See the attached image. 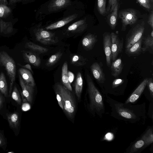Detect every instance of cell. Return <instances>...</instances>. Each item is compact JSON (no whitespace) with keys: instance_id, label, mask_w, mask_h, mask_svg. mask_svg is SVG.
Here are the masks:
<instances>
[{"instance_id":"6da1fadb","label":"cell","mask_w":153,"mask_h":153,"mask_svg":"<svg viewBox=\"0 0 153 153\" xmlns=\"http://www.w3.org/2000/svg\"><path fill=\"white\" fill-rule=\"evenodd\" d=\"M104 98L111 108L112 117L126 123L140 125L145 123L147 118L145 102L134 105L118 102L107 95Z\"/></svg>"},{"instance_id":"7a4b0ae2","label":"cell","mask_w":153,"mask_h":153,"mask_svg":"<svg viewBox=\"0 0 153 153\" xmlns=\"http://www.w3.org/2000/svg\"><path fill=\"white\" fill-rule=\"evenodd\" d=\"M86 79L88 96L86 107L93 116H97L101 118L105 113V110L103 97L89 74L86 75Z\"/></svg>"},{"instance_id":"3957f363","label":"cell","mask_w":153,"mask_h":153,"mask_svg":"<svg viewBox=\"0 0 153 153\" xmlns=\"http://www.w3.org/2000/svg\"><path fill=\"white\" fill-rule=\"evenodd\" d=\"M60 95L63 103V111L66 115L72 119L74 116L76 110V102L72 94L64 85L57 83L54 86Z\"/></svg>"},{"instance_id":"277c9868","label":"cell","mask_w":153,"mask_h":153,"mask_svg":"<svg viewBox=\"0 0 153 153\" xmlns=\"http://www.w3.org/2000/svg\"><path fill=\"white\" fill-rule=\"evenodd\" d=\"M0 65L4 67L9 77L10 80V88L9 96H10L15 79V63L13 58L7 53L4 51H2L0 52Z\"/></svg>"},{"instance_id":"5b68a950","label":"cell","mask_w":153,"mask_h":153,"mask_svg":"<svg viewBox=\"0 0 153 153\" xmlns=\"http://www.w3.org/2000/svg\"><path fill=\"white\" fill-rule=\"evenodd\" d=\"M144 29V23L143 22L137 25L129 32L126 39V49L131 47L142 37Z\"/></svg>"},{"instance_id":"8992f818","label":"cell","mask_w":153,"mask_h":153,"mask_svg":"<svg viewBox=\"0 0 153 153\" xmlns=\"http://www.w3.org/2000/svg\"><path fill=\"white\" fill-rule=\"evenodd\" d=\"M119 17L122 23V30H125L126 26L135 23L137 20L136 11L132 9H128L121 11Z\"/></svg>"},{"instance_id":"52a82bcc","label":"cell","mask_w":153,"mask_h":153,"mask_svg":"<svg viewBox=\"0 0 153 153\" xmlns=\"http://www.w3.org/2000/svg\"><path fill=\"white\" fill-rule=\"evenodd\" d=\"M36 40L41 43L45 45H50L57 42L53 33L43 30L38 29L35 33Z\"/></svg>"},{"instance_id":"ba28073f","label":"cell","mask_w":153,"mask_h":153,"mask_svg":"<svg viewBox=\"0 0 153 153\" xmlns=\"http://www.w3.org/2000/svg\"><path fill=\"white\" fill-rule=\"evenodd\" d=\"M110 35L111 39V59L114 61L122 51L123 40V38L120 39L114 32H111Z\"/></svg>"},{"instance_id":"9c48e42d","label":"cell","mask_w":153,"mask_h":153,"mask_svg":"<svg viewBox=\"0 0 153 153\" xmlns=\"http://www.w3.org/2000/svg\"><path fill=\"white\" fill-rule=\"evenodd\" d=\"M103 49L106 56L107 65L109 67L111 65V39L110 34L105 33L103 35Z\"/></svg>"},{"instance_id":"30bf717a","label":"cell","mask_w":153,"mask_h":153,"mask_svg":"<svg viewBox=\"0 0 153 153\" xmlns=\"http://www.w3.org/2000/svg\"><path fill=\"white\" fill-rule=\"evenodd\" d=\"M148 79L145 78L141 82L124 103L134 104L137 101L146 86Z\"/></svg>"},{"instance_id":"8fae6325","label":"cell","mask_w":153,"mask_h":153,"mask_svg":"<svg viewBox=\"0 0 153 153\" xmlns=\"http://www.w3.org/2000/svg\"><path fill=\"white\" fill-rule=\"evenodd\" d=\"M149 146L146 141L141 136L131 143L127 149L126 152L134 153L142 151Z\"/></svg>"},{"instance_id":"7c38bea8","label":"cell","mask_w":153,"mask_h":153,"mask_svg":"<svg viewBox=\"0 0 153 153\" xmlns=\"http://www.w3.org/2000/svg\"><path fill=\"white\" fill-rule=\"evenodd\" d=\"M90 68L92 73L97 81L100 83H103L105 79L104 74L99 64L97 62L93 63Z\"/></svg>"},{"instance_id":"4fadbf2b","label":"cell","mask_w":153,"mask_h":153,"mask_svg":"<svg viewBox=\"0 0 153 153\" xmlns=\"http://www.w3.org/2000/svg\"><path fill=\"white\" fill-rule=\"evenodd\" d=\"M20 84L22 89V93L27 101L31 103L33 99V87L26 84L19 75Z\"/></svg>"},{"instance_id":"5bb4252c","label":"cell","mask_w":153,"mask_h":153,"mask_svg":"<svg viewBox=\"0 0 153 153\" xmlns=\"http://www.w3.org/2000/svg\"><path fill=\"white\" fill-rule=\"evenodd\" d=\"M18 71L19 75L26 84L33 87L35 86L34 80L29 70L22 68L19 69Z\"/></svg>"},{"instance_id":"9a60e30c","label":"cell","mask_w":153,"mask_h":153,"mask_svg":"<svg viewBox=\"0 0 153 153\" xmlns=\"http://www.w3.org/2000/svg\"><path fill=\"white\" fill-rule=\"evenodd\" d=\"M96 35L89 33L83 38L82 43L83 46L87 50L92 49L97 41Z\"/></svg>"},{"instance_id":"2e32d148","label":"cell","mask_w":153,"mask_h":153,"mask_svg":"<svg viewBox=\"0 0 153 153\" xmlns=\"http://www.w3.org/2000/svg\"><path fill=\"white\" fill-rule=\"evenodd\" d=\"M24 58L26 62L36 67L39 66L41 60L39 56L35 53L29 51H24L22 52Z\"/></svg>"},{"instance_id":"e0dca14e","label":"cell","mask_w":153,"mask_h":153,"mask_svg":"<svg viewBox=\"0 0 153 153\" xmlns=\"http://www.w3.org/2000/svg\"><path fill=\"white\" fill-rule=\"evenodd\" d=\"M77 15L73 14L63 19L51 24L46 27V30H53L62 27L74 20L77 17Z\"/></svg>"},{"instance_id":"ac0fdd59","label":"cell","mask_w":153,"mask_h":153,"mask_svg":"<svg viewBox=\"0 0 153 153\" xmlns=\"http://www.w3.org/2000/svg\"><path fill=\"white\" fill-rule=\"evenodd\" d=\"M143 37L131 47L126 49L125 52L129 56L139 55L141 51Z\"/></svg>"},{"instance_id":"d6986e66","label":"cell","mask_w":153,"mask_h":153,"mask_svg":"<svg viewBox=\"0 0 153 153\" xmlns=\"http://www.w3.org/2000/svg\"><path fill=\"white\" fill-rule=\"evenodd\" d=\"M87 27L86 22L84 19L79 20L71 25L67 30L73 32H80L85 30Z\"/></svg>"},{"instance_id":"ffe728a7","label":"cell","mask_w":153,"mask_h":153,"mask_svg":"<svg viewBox=\"0 0 153 153\" xmlns=\"http://www.w3.org/2000/svg\"><path fill=\"white\" fill-rule=\"evenodd\" d=\"M123 64L122 59L118 58L113 61L111 65V75L114 77H117L122 72Z\"/></svg>"},{"instance_id":"44dd1931","label":"cell","mask_w":153,"mask_h":153,"mask_svg":"<svg viewBox=\"0 0 153 153\" xmlns=\"http://www.w3.org/2000/svg\"><path fill=\"white\" fill-rule=\"evenodd\" d=\"M62 79L64 85L71 91L72 88L69 82L68 74V65L66 62L63 64L62 69Z\"/></svg>"},{"instance_id":"7402d4cb","label":"cell","mask_w":153,"mask_h":153,"mask_svg":"<svg viewBox=\"0 0 153 153\" xmlns=\"http://www.w3.org/2000/svg\"><path fill=\"white\" fill-rule=\"evenodd\" d=\"M10 126L13 129H17L19 125V117L18 114L15 112L7 114Z\"/></svg>"},{"instance_id":"603a6c76","label":"cell","mask_w":153,"mask_h":153,"mask_svg":"<svg viewBox=\"0 0 153 153\" xmlns=\"http://www.w3.org/2000/svg\"><path fill=\"white\" fill-rule=\"evenodd\" d=\"M70 0H53L49 5V8L51 11L61 9L68 5Z\"/></svg>"},{"instance_id":"cb8c5ba5","label":"cell","mask_w":153,"mask_h":153,"mask_svg":"<svg viewBox=\"0 0 153 153\" xmlns=\"http://www.w3.org/2000/svg\"><path fill=\"white\" fill-rule=\"evenodd\" d=\"M83 85V81L81 73L78 72L77 75L75 82V89L76 95L79 100L82 91Z\"/></svg>"},{"instance_id":"d4e9b609","label":"cell","mask_w":153,"mask_h":153,"mask_svg":"<svg viewBox=\"0 0 153 153\" xmlns=\"http://www.w3.org/2000/svg\"><path fill=\"white\" fill-rule=\"evenodd\" d=\"M118 4L114 7L108 17V22L111 29H115L117 24Z\"/></svg>"},{"instance_id":"484cf974","label":"cell","mask_w":153,"mask_h":153,"mask_svg":"<svg viewBox=\"0 0 153 153\" xmlns=\"http://www.w3.org/2000/svg\"><path fill=\"white\" fill-rule=\"evenodd\" d=\"M153 50V36L151 34L145 37L143 39V46L142 47L141 51L143 53L147 51L152 52Z\"/></svg>"},{"instance_id":"4316f807","label":"cell","mask_w":153,"mask_h":153,"mask_svg":"<svg viewBox=\"0 0 153 153\" xmlns=\"http://www.w3.org/2000/svg\"><path fill=\"white\" fill-rule=\"evenodd\" d=\"M25 47L34 51L41 53H45L48 52V48L39 45L31 42H27L25 45Z\"/></svg>"},{"instance_id":"83f0119b","label":"cell","mask_w":153,"mask_h":153,"mask_svg":"<svg viewBox=\"0 0 153 153\" xmlns=\"http://www.w3.org/2000/svg\"><path fill=\"white\" fill-rule=\"evenodd\" d=\"M0 91L5 97L8 96L7 84L5 76L3 72L0 74Z\"/></svg>"},{"instance_id":"f1b7e54d","label":"cell","mask_w":153,"mask_h":153,"mask_svg":"<svg viewBox=\"0 0 153 153\" xmlns=\"http://www.w3.org/2000/svg\"><path fill=\"white\" fill-rule=\"evenodd\" d=\"M149 146L153 142V131L152 127L148 128L141 135Z\"/></svg>"},{"instance_id":"f546056e","label":"cell","mask_w":153,"mask_h":153,"mask_svg":"<svg viewBox=\"0 0 153 153\" xmlns=\"http://www.w3.org/2000/svg\"><path fill=\"white\" fill-rule=\"evenodd\" d=\"M62 55V53L59 52L52 55L47 61L46 65L48 67L53 66L58 61Z\"/></svg>"},{"instance_id":"4dcf8cb0","label":"cell","mask_w":153,"mask_h":153,"mask_svg":"<svg viewBox=\"0 0 153 153\" xmlns=\"http://www.w3.org/2000/svg\"><path fill=\"white\" fill-rule=\"evenodd\" d=\"M124 82V80L120 79H115L112 82L111 84V90L110 94L116 96L115 89L118 88L123 85Z\"/></svg>"},{"instance_id":"1f68e13d","label":"cell","mask_w":153,"mask_h":153,"mask_svg":"<svg viewBox=\"0 0 153 153\" xmlns=\"http://www.w3.org/2000/svg\"><path fill=\"white\" fill-rule=\"evenodd\" d=\"M71 62L74 65L78 66L82 65L86 63L85 60L83 57L76 55H74L72 56Z\"/></svg>"},{"instance_id":"d6a6232c","label":"cell","mask_w":153,"mask_h":153,"mask_svg":"<svg viewBox=\"0 0 153 153\" xmlns=\"http://www.w3.org/2000/svg\"><path fill=\"white\" fill-rule=\"evenodd\" d=\"M106 0H97V7L100 14L102 15L105 14L106 11Z\"/></svg>"},{"instance_id":"836d02e7","label":"cell","mask_w":153,"mask_h":153,"mask_svg":"<svg viewBox=\"0 0 153 153\" xmlns=\"http://www.w3.org/2000/svg\"><path fill=\"white\" fill-rule=\"evenodd\" d=\"M12 98L19 105H20L21 104L22 99L19 93L16 86H15L11 94Z\"/></svg>"},{"instance_id":"e575fe53","label":"cell","mask_w":153,"mask_h":153,"mask_svg":"<svg viewBox=\"0 0 153 153\" xmlns=\"http://www.w3.org/2000/svg\"><path fill=\"white\" fill-rule=\"evenodd\" d=\"M149 92L150 96L152 99L153 98V81L152 78L148 79L147 85Z\"/></svg>"},{"instance_id":"d590c367","label":"cell","mask_w":153,"mask_h":153,"mask_svg":"<svg viewBox=\"0 0 153 153\" xmlns=\"http://www.w3.org/2000/svg\"><path fill=\"white\" fill-rule=\"evenodd\" d=\"M117 3V0H108V5L106 9V11H110L111 12Z\"/></svg>"},{"instance_id":"8d00e7d4","label":"cell","mask_w":153,"mask_h":153,"mask_svg":"<svg viewBox=\"0 0 153 153\" xmlns=\"http://www.w3.org/2000/svg\"><path fill=\"white\" fill-rule=\"evenodd\" d=\"M55 92L56 94V98L59 105L61 108L63 110V103L62 98L58 91L54 88Z\"/></svg>"},{"instance_id":"74e56055","label":"cell","mask_w":153,"mask_h":153,"mask_svg":"<svg viewBox=\"0 0 153 153\" xmlns=\"http://www.w3.org/2000/svg\"><path fill=\"white\" fill-rule=\"evenodd\" d=\"M139 3L142 6L147 9L151 8L149 0H137Z\"/></svg>"},{"instance_id":"f35d334b","label":"cell","mask_w":153,"mask_h":153,"mask_svg":"<svg viewBox=\"0 0 153 153\" xmlns=\"http://www.w3.org/2000/svg\"><path fill=\"white\" fill-rule=\"evenodd\" d=\"M148 23L152 28H153V12L152 11L150 13L148 18Z\"/></svg>"},{"instance_id":"ab89813d","label":"cell","mask_w":153,"mask_h":153,"mask_svg":"<svg viewBox=\"0 0 153 153\" xmlns=\"http://www.w3.org/2000/svg\"><path fill=\"white\" fill-rule=\"evenodd\" d=\"M6 144V142L2 134L0 133V147L3 148Z\"/></svg>"},{"instance_id":"60d3db41","label":"cell","mask_w":153,"mask_h":153,"mask_svg":"<svg viewBox=\"0 0 153 153\" xmlns=\"http://www.w3.org/2000/svg\"><path fill=\"white\" fill-rule=\"evenodd\" d=\"M18 65L22 67V68H25L28 69V70L31 72L32 73H33V71L32 69L31 66L29 64H27L24 65H21L20 64H18Z\"/></svg>"},{"instance_id":"b9f144b4","label":"cell","mask_w":153,"mask_h":153,"mask_svg":"<svg viewBox=\"0 0 153 153\" xmlns=\"http://www.w3.org/2000/svg\"><path fill=\"white\" fill-rule=\"evenodd\" d=\"M68 78L69 79L71 77L70 79L69 80V81L70 83L72 82L74 78V75L71 72L69 71L68 72Z\"/></svg>"},{"instance_id":"7bdbcfd3","label":"cell","mask_w":153,"mask_h":153,"mask_svg":"<svg viewBox=\"0 0 153 153\" xmlns=\"http://www.w3.org/2000/svg\"><path fill=\"white\" fill-rule=\"evenodd\" d=\"M3 104V100L1 96L0 95V110L2 108Z\"/></svg>"},{"instance_id":"ee69618b","label":"cell","mask_w":153,"mask_h":153,"mask_svg":"<svg viewBox=\"0 0 153 153\" xmlns=\"http://www.w3.org/2000/svg\"><path fill=\"white\" fill-rule=\"evenodd\" d=\"M112 135L110 133H108L107 134L105 135V137L106 139L108 140H110L111 139H112Z\"/></svg>"},{"instance_id":"f6af8a7d","label":"cell","mask_w":153,"mask_h":153,"mask_svg":"<svg viewBox=\"0 0 153 153\" xmlns=\"http://www.w3.org/2000/svg\"><path fill=\"white\" fill-rule=\"evenodd\" d=\"M1 9V11L0 13V17H2L4 15V10L3 7H0Z\"/></svg>"},{"instance_id":"bcb514c9","label":"cell","mask_w":153,"mask_h":153,"mask_svg":"<svg viewBox=\"0 0 153 153\" xmlns=\"http://www.w3.org/2000/svg\"><path fill=\"white\" fill-rule=\"evenodd\" d=\"M1 8H0V13L1 12Z\"/></svg>"},{"instance_id":"7dc6e473","label":"cell","mask_w":153,"mask_h":153,"mask_svg":"<svg viewBox=\"0 0 153 153\" xmlns=\"http://www.w3.org/2000/svg\"><path fill=\"white\" fill-rule=\"evenodd\" d=\"M151 1L152 2H153V0H151Z\"/></svg>"}]
</instances>
